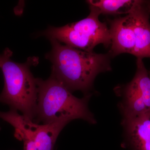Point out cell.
<instances>
[{"instance_id":"cell-16","label":"cell","mask_w":150,"mask_h":150,"mask_svg":"<svg viewBox=\"0 0 150 150\" xmlns=\"http://www.w3.org/2000/svg\"></svg>"},{"instance_id":"cell-3","label":"cell","mask_w":150,"mask_h":150,"mask_svg":"<svg viewBox=\"0 0 150 150\" xmlns=\"http://www.w3.org/2000/svg\"><path fill=\"white\" fill-rule=\"evenodd\" d=\"M1 55L0 68L4 74V86L0 94V103L20 111L33 121L37 108L38 88L36 79L30 69L32 65L37 64L38 59L30 57L23 64L16 63L11 60L12 52L8 48Z\"/></svg>"},{"instance_id":"cell-9","label":"cell","mask_w":150,"mask_h":150,"mask_svg":"<svg viewBox=\"0 0 150 150\" xmlns=\"http://www.w3.org/2000/svg\"><path fill=\"white\" fill-rule=\"evenodd\" d=\"M123 101L120 104L123 119H131L150 113L139 92L132 81L123 90Z\"/></svg>"},{"instance_id":"cell-12","label":"cell","mask_w":150,"mask_h":150,"mask_svg":"<svg viewBox=\"0 0 150 150\" xmlns=\"http://www.w3.org/2000/svg\"><path fill=\"white\" fill-rule=\"evenodd\" d=\"M19 140L23 142L24 150H39L36 146L35 142L32 140L25 137H22Z\"/></svg>"},{"instance_id":"cell-8","label":"cell","mask_w":150,"mask_h":150,"mask_svg":"<svg viewBox=\"0 0 150 150\" xmlns=\"http://www.w3.org/2000/svg\"><path fill=\"white\" fill-rule=\"evenodd\" d=\"M123 126L130 145L134 150H150V113L123 119Z\"/></svg>"},{"instance_id":"cell-6","label":"cell","mask_w":150,"mask_h":150,"mask_svg":"<svg viewBox=\"0 0 150 150\" xmlns=\"http://www.w3.org/2000/svg\"><path fill=\"white\" fill-rule=\"evenodd\" d=\"M136 44L132 55L137 59L150 58V1L136 0L130 12Z\"/></svg>"},{"instance_id":"cell-11","label":"cell","mask_w":150,"mask_h":150,"mask_svg":"<svg viewBox=\"0 0 150 150\" xmlns=\"http://www.w3.org/2000/svg\"><path fill=\"white\" fill-rule=\"evenodd\" d=\"M131 81L139 91L144 103L150 112V78L143 59H137V71Z\"/></svg>"},{"instance_id":"cell-14","label":"cell","mask_w":150,"mask_h":150,"mask_svg":"<svg viewBox=\"0 0 150 150\" xmlns=\"http://www.w3.org/2000/svg\"><path fill=\"white\" fill-rule=\"evenodd\" d=\"M149 77L150 78V71L149 72Z\"/></svg>"},{"instance_id":"cell-7","label":"cell","mask_w":150,"mask_h":150,"mask_svg":"<svg viewBox=\"0 0 150 150\" xmlns=\"http://www.w3.org/2000/svg\"><path fill=\"white\" fill-rule=\"evenodd\" d=\"M111 43L108 54L115 57L123 53L133 54L136 44L133 22L129 13L109 21Z\"/></svg>"},{"instance_id":"cell-4","label":"cell","mask_w":150,"mask_h":150,"mask_svg":"<svg viewBox=\"0 0 150 150\" xmlns=\"http://www.w3.org/2000/svg\"><path fill=\"white\" fill-rule=\"evenodd\" d=\"M89 6L90 13L86 18L62 27H50L43 35L49 39H55L65 45L88 52H93L99 44L106 47L110 46L109 28L106 23L99 20L100 13L98 9Z\"/></svg>"},{"instance_id":"cell-1","label":"cell","mask_w":150,"mask_h":150,"mask_svg":"<svg viewBox=\"0 0 150 150\" xmlns=\"http://www.w3.org/2000/svg\"><path fill=\"white\" fill-rule=\"evenodd\" d=\"M50 40L52 49L46 58L52 64L51 75L71 92H87L98 74L112 70L108 54L83 51Z\"/></svg>"},{"instance_id":"cell-15","label":"cell","mask_w":150,"mask_h":150,"mask_svg":"<svg viewBox=\"0 0 150 150\" xmlns=\"http://www.w3.org/2000/svg\"><path fill=\"white\" fill-rule=\"evenodd\" d=\"M1 127H0V131H1Z\"/></svg>"},{"instance_id":"cell-10","label":"cell","mask_w":150,"mask_h":150,"mask_svg":"<svg viewBox=\"0 0 150 150\" xmlns=\"http://www.w3.org/2000/svg\"><path fill=\"white\" fill-rule=\"evenodd\" d=\"M136 0H99L87 1L89 5L98 9L100 14L118 15L128 14L133 8Z\"/></svg>"},{"instance_id":"cell-5","label":"cell","mask_w":150,"mask_h":150,"mask_svg":"<svg viewBox=\"0 0 150 150\" xmlns=\"http://www.w3.org/2000/svg\"><path fill=\"white\" fill-rule=\"evenodd\" d=\"M0 118L14 128V136L16 139L20 140L22 137H25L32 140L39 150H54L59 134L69 123L63 121L40 125L12 109L7 112L0 111Z\"/></svg>"},{"instance_id":"cell-13","label":"cell","mask_w":150,"mask_h":150,"mask_svg":"<svg viewBox=\"0 0 150 150\" xmlns=\"http://www.w3.org/2000/svg\"><path fill=\"white\" fill-rule=\"evenodd\" d=\"M2 60V55H0V67H1V63Z\"/></svg>"},{"instance_id":"cell-2","label":"cell","mask_w":150,"mask_h":150,"mask_svg":"<svg viewBox=\"0 0 150 150\" xmlns=\"http://www.w3.org/2000/svg\"><path fill=\"white\" fill-rule=\"evenodd\" d=\"M38 100L33 122L49 124L82 119L91 124L96 123L88 107L91 95L76 97L61 82L51 75L46 80L36 79Z\"/></svg>"}]
</instances>
